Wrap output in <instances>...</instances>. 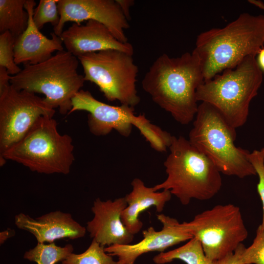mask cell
<instances>
[{"mask_svg":"<svg viewBox=\"0 0 264 264\" xmlns=\"http://www.w3.org/2000/svg\"><path fill=\"white\" fill-rule=\"evenodd\" d=\"M248 157L259 176L257 188L263 205V216L261 225L264 230V159L261 151L256 150L250 153Z\"/></svg>","mask_w":264,"mask_h":264,"instance_id":"26","label":"cell"},{"mask_svg":"<svg viewBox=\"0 0 264 264\" xmlns=\"http://www.w3.org/2000/svg\"><path fill=\"white\" fill-rule=\"evenodd\" d=\"M74 146L68 134L60 133L53 117H41L18 142L0 155V165L6 160L22 164L41 174L69 173L74 161Z\"/></svg>","mask_w":264,"mask_h":264,"instance_id":"6","label":"cell"},{"mask_svg":"<svg viewBox=\"0 0 264 264\" xmlns=\"http://www.w3.org/2000/svg\"><path fill=\"white\" fill-rule=\"evenodd\" d=\"M15 38L8 31L0 34V66L7 69L10 76L19 73L22 70L15 62Z\"/></svg>","mask_w":264,"mask_h":264,"instance_id":"24","label":"cell"},{"mask_svg":"<svg viewBox=\"0 0 264 264\" xmlns=\"http://www.w3.org/2000/svg\"><path fill=\"white\" fill-rule=\"evenodd\" d=\"M61 264H117L112 256L105 251V247L92 240L90 245L80 254L71 253Z\"/></svg>","mask_w":264,"mask_h":264,"instance_id":"22","label":"cell"},{"mask_svg":"<svg viewBox=\"0 0 264 264\" xmlns=\"http://www.w3.org/2000/svg\"><path fill=\"white\" fill-rule=\"evenodd\" d=\"M204 81L199 60L193 51L176 58L164 53L150 67L142 87L176 121L187 125L197 113L196 91Z\"/></svg>","mask_w":264,"mask_h":264,"instance_id":"1","label":"cell"},{"mask_svg":"<svg viewBox=\"0 0 264 264\" xmlns=\"http://www.w3.org/2000/svg\"><path fill=\"white\" fill-rule=\"evenodd\" d=\"M60 21L53 28L60 37L66 22L81 24L85 21L93 20L105 25L119 41L127 43L125 30L130 27L129 21L113 0H58Z\"/></svg>","mask_w":264,"mask_h":264,"instance_id":"12","label":"cell"},{"mask_svg":"<svg viewBox=\"0 0 264 264\" xmlns=\"http://www.w3.org/2000/svg\"><path fill=\"white\" fill-rule=\"evenodd\" d=\"M66 50L78 57L82 55L109 49L124 51L132 55V44L119 41L103 24L93 20L85 24L73 23L60 36Z\"/></svg>","mask_w":264,"mask_h":264,"instance_id":"15","label":"cell"},{"mask_svg":"<svg viewBox=\"0 0 264 264\" xmlns=\"http://www.w3.org/2000/svg\"><path fill=\"white\" fill-rule=\"evenodd\" d=\"M178 225L200 242L212 262L233 253L248 236L240 208L230 203L215 205Z\"/></svg>","mask_w":264,"mask_h":264,"instance_id":"9","label":"cell"},{"mask_svg":"<svg viewBox=\"0 0 264 264\" xmlns=\"http://www.w3.org/2000/svg\"><path fill=\"white\" fill-rule=\"evenodd\" d=\"M58 0H40L34 8L33 20L37 28L40 30L47 23H50L53 28L60 21L58 7Z\"/></svg>","mask_w":264,"mask_h":264,"instance_id":"23","label":"cell"},{"mask_svg":"<svg viewBox=\"0 0 264 264\" xmlns=\"http://www.w3.org/2000/svg\"><path fill=\"white\" fill-rule=\"evenodd\" d=\"M245 247L242 244H240L235 251L223 258L213 262L214 264H239L241 254Z\"/></svg>","mask_w":264,"mask_h":264,"instance_id":"27","label":"cell"},{"mask_svg":"<svg viewBox=\"0 0 264 264\" xmlns=\"http://www.w3.org/2000/svg\"><path fill=\"white\" fill-rule=\"evenodd\" d=\"M78 110L89 113L88 128L95 136L106 135L114 130L121 135L128 137L134 126L148 139L156 128L144 115H136L134 108L125 105L115 106L107 104L95 99L88 90L81 89L75 95L68 114Z\"/></svg>","mask_w":264,"mask_h":264,"instance_id":"11","label":"cell"},{"mask_svg":"<svg viewBox=\"0 0 264 264\" xmlns=\"http://www.w3.org/2000/svg\"><path fill=\"white\" fill-rule=\"evenodd\" d=\"M264 44V15L241 14L222 28L198 36L193 51L198 56L204 81L233 68L249 56H256Z\"/></svg>","mask_w":264,"mask_h":264,"instance_id":"2","label":"cell"},{"mask_svg":"<svg viewBox=\"0 0 264 264\" xmlns=\"http://www.w3.org/2000/svg\"><path fill=\"white\" fill-rule=\"evenodd\" d=\"M175 260H180L186 264H214L206 256L200 242L194 237L183 245L160 252L153 258L156 264H165Z\"/></svg>","mask_w":264,"mask_h":264,"instance_id":"20","label":"cell"},{"mask_svg":"<svg viewBox=\"0 0 264 264\" xmlns=\"http://www.w3.org/2000/svg\"><path fill=\"white\" fill-rule=\"evenodd\" d=\"M119 5L121 11L126 18L129 21L131 19L130 9L134 3V1L132 0H115Z\"/></svg>","mask_w":264,"mask_h":264,"instance_id":"28","label":"cell"},{"mask_svg":"<svg viewBox=\"0 0 264 264\" xmlns=\"http://www.w3.org/2000/svg\"><path fill=\"white\" fill-rule=\"evenodd\" d=\"M255 56L246 57L235 67L204 81L197 89V101L212 105L235 129L246 122L250 102L263 82Z\"/></svg>","mask_w":264,"mask_h":264,"instance_id":"4","label":"cell"},{"mask_svg":"<svg viewBox=\"0 0 264 264\" xmlns=\"http://www.w3.org/2000/svg\"><path fill=\"white\" fill-rule=\"evenodd\" d=\"M26 0H0V33L9 32L15 38L26 29L29 19Z\"/></svg>","mask_w":264,"mask_h":264,"instance_id":"19","label":"cell"},{"mask_svg":"<svg viewBox=\"0 0 264 264\" xmlns=\"http://www.w3.org/2000/svg\"><path fill=\"white\" fill-rule=\"evenodd\" d=\"M10 76L7 69L0 66V92L10 85Z\"/></svg>","mask_w":264,"mask_h":264,"instance_id":"29","label":"cell"},{"mask_svg":"<svg viewBox=\"0 0 264 264\" xmlns=\"http://www.w3.org/2000/svg\"><path fill=\"white\" fill-rule=\"evenodd\" d=\"M15 224L20 229L32 234L38 243H52L55 240H71L85 236L86 227L75 220L69 213L60 211L51 212L33 218L21 213L16 215Z\"/></svg>","mask_w":264,"mask_h":264,"instance_id":"16","label":"cell"},{"mask_svg":"<svg viewBox=\"0 0 264 264\" xmlns=\"http://www.w3.org/2000/svg\"><path fill=\"white\" fill-rule=\"evenodd\" d=\"M257 55V63L261 70L264 71V48H263Z\"/></svg>","mask_w":264,"mask_h":264,"instance_id":"31","label":"cell"},{"mask_svg":"<svg viewBox=\"0 0 264 264\" xmlns=\"http://www.w3.org/2000/svg\"><path fill=\"white\" fill-rule=\"evenodd\" d=\"M239 264H264V230L261 224L257 228L252 243L244 248Z\"/></svg>","mask_w":264,"mask_h":264,"instance_id":"25","label":"cell"},{"mask_svg":"<svg viewBox=\"0 0 264 264\" xmlns=\"http://www.w3.org/2000/svg\"><path fill=\"white\" fill-rule=\"evenodd\" d=\"M249 2L255 4V5L258 6L259 8L264 10V4L263 2L258 0H249Z\"/></svg>","mask_w":264,"mask_h":264,"instance_id":"32","label":"cell"},{"mask_svg":"<svg viewBox=\"0 0 264 264\" xmlns=\"http://www.w3.org/2000/svg\"><path fill=\"white\" fill-rule=\"evenodd\" d=\"M236 129L230 125L212 105L202 102L198 105L189 141L205 155L219 171L240 178L256 175L248 159L250 153L237 147Z\"/></svg>","mask_w":264,"mask_h":264,"instance_id":"5","label":"cell"},{"mask_svg":"<svg viewBox=\"0 0 264 264\" xmlns=\"http://www.w3.org/2000/svg\"><path fill=\"white\" fill-rule=\"evenodd\" d=\"M132 55L122 51L109 49L78 57L85 81L96 85L110 101L134 108L140 98L136 89L138 68Z\"/></svg>","mask_w":264,"mask_h":264,"instance_id":"8","label":"cell"},{"mask_svg":"<svg viewBox=\"0 0 264 264\" xmlns=\"http://www.w3.org/2000/svg\"><path fill=\"white\" fill-rule=\"evenodd\" d=\"M127 206L125 197L113 201L96 199L91 208L94 217L86 226L92 240L104 247L131 244L134 235L128 230L121 219L122 211Z\"/></svg>","mask_w":264,"mask_h":264,"instance_id":"14","label":"cell"},{"mask_svg":"<svg viewBox=\"0 0 264 264\" xmlns=\"http://www.w3.org/2000/svg\"><path fill=\"white\" fill-rule=\"evenodd\" d=\"M73 250V246L70 244L61 247L54 242L37 243L33 248L25 252L23 258L37 264H56L66 259Z\"/></svg>","mask_w":264,"mask_h":264,"instance_id":"21","label":"cell"},{"mask_svg":"<svg viewBox=\"0 0 264 264\" xmlns=\"http://www.w3.org/2000/svg\"><path fill=\"white\" fill-rule=\"evenodd\" d=\"M36 3L34 0H26L24 8L29 15L25 30L15 39L14 59L17 65H35L50 58L55 51L64 50L63 42L54 32L51 38L44 35L35 24L33 13Z\"/></svg>","mask_w":264,"mask_h":264,"instance_id":"17","label":"cell"},{"mask_svg":"<svg viewBox=\"0 0 264 264\" xmlns=\"http://www.w3.org/2000/svg\"><path fill=\"white\" fill-rule=\"evenodd\" d=\"M15 234L14 230L7 228L0 233V244H3L8 239L11 238Z\"/></svg>","mask_w":264,"mask_h":264,"instance_id":"30","label":"cell"},{"mask_svg":"<svg viewBox=\"0 0 264 264\" xmlns=\"http://www.w3.org/2000/svg\"><path fill=\"white\" fill-rule=\"evenodd\" d=\"M78 58L66 50L57 52L42 63L24 65L10 83L18 90L44 95V100L62 114L68 113L72 99L83 87L84 75L78 72Z\"/></svg>","mask_w":264,"mask_h":264,"instance_id":"7","label":"cell"},{"mask_svg":"<svg viewBox=\"0 0 264 264\" xmlns=\"http://www.w3.org/2000/svg\"><path fill=\"white\" fill-rule=\"evenodd\" d=\"M169 149L170 153L164 162L167 176L153 187L155 191L168 190L185 205L192 199L209 200L220 191V173L189 140L173 136Z\"/></svg>","mask_w":264,"mask_h":264,"instance_id":"3","label":"cell"},{"mask_svg":"<svg viewBox=\"0 0 264 264\" xmlns=\"http://www.w3.org/2000/svg\"><path fill=\"white\" fill-rule=\"evenodd\" d=\"M131 184L132 189L125 197L127 206L122 211L121 219L128 230L134 235L143 225L139 218L140 214L153 206L157 212H162L172 195L168 190L155 191L153 187H147L139 178L133 179Z\"/></svg>","mask_w":264,"mask_h":264,"instance_id":"18","label":"cell"},{"mask_svg":"<svg viewBox=\"0 0 264 264\" xmlns=\"http://www.w3.org/2000/svg\"><path fill=\"white\" fill-rule=\"evenodd\" d=\"M157 217L162 224L161 230L156 231L151 226L143 231V238L140 242L105 247V251L110 256L117 257V264H134L142 254L153 251L163 252L171 246L193 238L179 227V222L176 219L164 214Z\"/></svg>","mask_w":264,"mask_h":264,"instance_id":"13","label":"cell"},{"mask_svg":"<svg viewBox=\"0 0 264 264\" xmlns=\"http://www.w3.org/2000/svg\"><path fill=\"white\" fill-rule=\"evenodd\" d=\"M55 110L35 93L12 85L0 92V155L20 140L42 116Z\"/></svg>","mask_w":264,"mask_h":264,"instance_id":"10","label":"cell"},{"mask_svg":"<svg viewBox=\"0 0 264 264\" xmlns=\"http://www.w3.org/2000/svg\"><path fill=\"white\" fill-rule=\"evenodd\" d=\"M263 156V157H264V147L262 149V150L260 151Z\"/></svg>","mask_w":264,"mask_h":264,"instance_id":"33","label":"cell"}]
</instances>
